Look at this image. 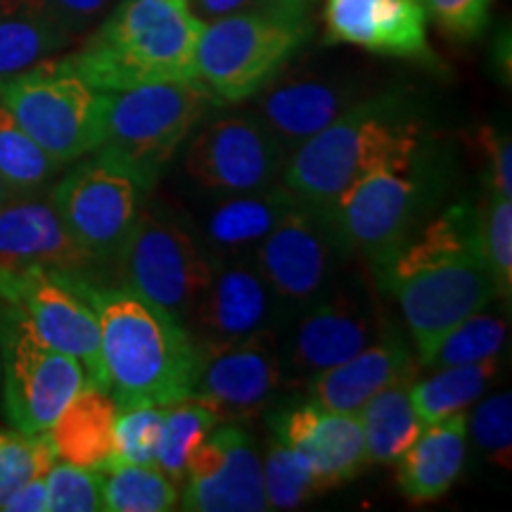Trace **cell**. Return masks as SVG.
Here are the masks:
<instances>
[{
    "label": "cell",
    "mask_w": 512,
    "mask_h": 512,
    "mask_svg": "<svg viewBox=\"0 0 512 512\" xmlns=\"http://www.w3.org/2000/svg\"><path fill=\"white\" fill-rule=\"evenodd\" d=\"M375 273L399 304L420 358L453 325L496 299L477 207L470 204H453L415 228Z\"/></svg>",
    "instance_id": "obj_1"
},
{
    "label": "cell",
    "mask_w": 512,
    "mask_h": 512,
    "mask_svg": "<svg viewBox=\"0 0 512 512\" xmlns=\"http://www.w3.org/2000/svg\"><path fill=\"white\" fill-rule=\"evenodd\" d=\"M86 294L100 323L107 392L119 408L169 406L192 396L202 351L181 318L124 285L88 278Z\"/></svg>",
    "instance_id": "obj_2"
},
{
    "label": "cell",
    "mask_w": 512,
    "mask_h": 512,
    "mask_svg": "<svg viewBox=\"0 0 512 512\" xmlns=\"http://www.w3.org/2000/svg\"><path fill=\"white\" fill-rule=\"evenodd\" d=\"M202 29L188 0H117L79 48L53 60L102 93L192 81Z\"/></svg>",
    "instance_id": "obj_3"
},
{
    "label": "cell",
    "mask_w": 512,
    "mask_h": 512,
    "mask_svg": "<svg viewBox=\"0 0 512 512\" xmlns=\"http://www.w3.org/2000/svg\"><path fill=\"white\" fill-rule=\"evenodd\" d=\"M422 145L425 128L408 98L370 95L292 150L280 183L299 202L328 209L368 171L411 155Z\"/></svg>",
    "instance_id": "obj_4"
},
{
    "label": "cell",
    "mask_w": 512,
    "mask_h": 512,
    "mask_svg": "<svg viewBox=\"0 0 512 512\" xmlns=\"http://www.w3.org/2000/svg\"><path fill=\"white\" fill-rule=\"evenodd\" d=\"M309 36L304 3L214 19L197 41V81L219 105H240L287 69Z\"/></svg>",
    "instance_id": "obj_5"
},
{
    "label": "cell",
    "mask_w": 512,
    "mask_h": 512,
    "mask_svg": "<svg viewBox=\"0 0 512 512\" xmlns=\"http://www.w3.org/2000/svg\"><path fill=\"white\" fill-rule=\"evenodd\" d=\"M216 105L219 100L197 79L145 83L105 93L102 147L155 185Z\"/></svg>",
    "instance_id": "obj_6"
},
{
    "label": "cell",
    "mask_w": 512,
    "mask_h": 512,
    "mask_svg": "<svg viewBox=\"0 0 512 512\" xmlns=\"http://www.w3.org/2000/svg\"><path fill=\"white\" fill-rule=\"evenodd\" d=\"M434 174L425 145L368 171L323 209L347 252L382 264L418 228L432 195Z\"/></svg>",
    "instance_id": "obj_7"
},
{
    "label": "cell",
    "mask_w": 512,
    "mask_h": 512,
    "mask_svg": "<svg viewBox=\"0 0 512 512\" xmlns=\"http://www.w3.org/2000/svg\"><path fill=\"white\" fill-rule=\"evenodd\" d=\"M155 185L107 147L76 159L50 192L57 214L95 266L112 264Z\"/></svg>",
    "instance_id": "obj_8"
},
{
    "label": "cell",
    "mask_w": 512,
    "mask_h": 512,
    "mask_svg": "<svg viewBox=\"0 0 512 512\" xmlns=\"http://www.w3.org/2000/svg\"><path fill=\"white\" fill-rule=\"evenodd\" d=\"M0 102L60 166L91 155L105 140V93L53 57L0 81Z\"/></svg>",
    "instance_id": "obj_9"
},
{
    "label": "cell",
    "mask_w": 512,
    "mask_h": 512,
    "mask_svg": "<svg viewBox=\"0 0 512 512\" xmlns=\"http://www.w3.org/2000/svg\"><path fill=\"white\" fill-rule=\"evenodd\" d=\"M387 325L366 280L344 273L332 290L280 328L283 387L302 389L311 377L349 361L375 342Z\"/></svg>",
    "instance_id": "obj_10"
},
{
    "label": "cell",
    "mask_w": 512,
    "mask_h": 512,
    "mask_svg": "<svg viewBox=\"0 0 512 512\" xmlns=\"http://www.w3.org/2000/svg\"><path fill=\"white\" fill-rule=\"evenodd\" d=\"M88 275L55 268H0V306L10 309L38 339L76 358L88 382L107 389L100 356V323L86 294Z\"/></svg>",
    "instance_id": "obj_11"
},
{
    "label": "cell",
    "mask_w": 512,
    "mask_h": 512,
    "mask_svg": "<svg viewBox=\"0 0 512 512\" xmlns=\"http://www.w3.org/2000/svg\"><path fill=\"white\" fill-rule=\"evenodd\" d=\"M121 285L185 320L207 287L214 259L195 230L162 209L143 207L117 259Z\"/></svg>",
    "instance_id": "obj_12"
},
{
    "label": "cell",
    "mask_w": 512,
    "mask_h": 512,
    "mask_svg": "<svg viewBox=\"0 0 512 512\" xmlns=\"http://www.w3.org/2000/svg\"><path fill=\"white\" fill-rule=\"evenodd\" d=\"M252 259L290 318L332 290L354 256L323 209L299 202L254 249Z\"/></svg>",
    "instance_id": "obj_13"
},
{
    "label": "cell",
    "mask_w": 512,
    "mask_h": 512,
    "mask_svg": "<svg viewBox=\"0 0 512 512\" xmlns=\"http://www.w3.org/2000/svg\"><path fill=\"white\" fill-rule=\"evenodd\" d=\"M0 382L12 427L43 434L88 384V375L76 358L48 347L15 313L0 306Z\"/></svg>",
    "instance_id": "obj_14"
},
{
    "label": "cell",
    "mask_w": 512,
    "mask_h": 512,
    "mask_svg": "<svg viewBox=\"0 0 512 512\" xmlns=\"http://www.w3.org/2000/svg\"><path fill=\"white\" fill-rule=\"evenodd\" d=\"M185 145V178L204 195H235L278 183L287 152L249 110L202 121Z\"/></svg>",
    "instance_id": "obj_15"
},
{
    "label": "cell",
    "mask_w": 512,
    "mask_h": 512,
    "mask_svg": "<svg viewBox=\"0 0 512 512\" xmlns=\"http://www.w3.org/2000/svg\"><path fill=\"white\" fill-rule=\"evenodd\" d=\"M285 311L252 256L214 261V271L183 323L202 354L264 330H280Z\"/></svg>",
    "instance_id": "obj_16"
},
{
    "label": "cell",
    "mask_w": 512,
    "mask_h": 512,
    "mask_svg": "<svg viewBox=\"0 0 512 512\" xmlns=\"http://www.w3.org/2000/svg\"><path fill=\"white\" fill-rule=\"evenodd\" d=\"M181 508L192 512L268 510L261 456L240 422H221L190 451Z\"/></svg>",
    "instance_id": "obj_17"
},
{
    "label": "cell",
    "mask_w": 512,
    "mask_h": 512,
    "mask_svg": "<svg viewBox=\"0 0 512 512\" xmlns=\"http://www.w3.org/2000/svg\"><path fill=\"white\" fill-rule=\"evenodd\" d=\"M280 330H264L230 347L202 354L195 396L216 408L221 422H247L264 413L283 387Z\"/></svg>",
    "instance_id": "obj_18"
},
{
    "label": "cell",
    "mask_w": 512,
    "mask_h": 512,
    "mask_svg": "<svg viewBox=\"0 0 512 512\" xmlns=\"http://www.w3.org/2000/svg\"><path fill=\"white\" fill-rule=\"evenodd\" d=\"M249 112L264 124L290 155L330 126L339 114L363 100L361 83L339 74L280 72L252 95Z\"/></svg>",
    "instance_id": "obj_19"
},
{
    "label": "cell",
    "mask_w": 512,
    "mask_h": 512,
    "mask_svg": "<svg viewBox=\"0 0 512 512\" xmlns=\"http://www.w3.org/2000/svg\"><path fill=\"white\" fill-rule=\"evenodd\" d=\"M271 430L309 463L323 491L349 482L368 467L356 413L328 411L306 399L273 411Z\"/></svg>",
    "instance_id": "obj_20"
},
{
    "label": "cell",
    "mask_w": 512,
    "mask_h": 512,
    "mask_svg": "<svg viewBox=\"0 0 512 512\" xmlns=\"http://www.w3.org/2000/svg\"><path fill=\"white\" fill-rule=\"evenodd\" d=\"M325 43L368 53L427 60V15L422 0H325Z\"/></svg>",
    "instance_id": "obj_21"
},
{
    "label": "cell",
    "mask_w": 512,
    "mask_h": 512,
    "mask_svg": "<svg viewBox=\"0 0 512 512\" xmlns=\"http://www.w3.org/2000/svg\"><path fill=\"white\" fill-rule=\"evenodd\" d=\"M29 266L81 275L95 266L64 228L53 200H43L38 192L12 195L0 204V268Z\"/></svg>",
    "instance_id": "obj_22"
},
{
    "label": "cell",
    "mask_w": 512,
    "mask_h": 512,
    "mask_svg": "<svg viewBox=\"0 0 512 512\" xmlns=\"http://www.w3.org/2000/svg\"><path fill=\"white\" fill-rule=\"evenodd\" d=\"M297 204V197L280 181L252 192L209 195L202 214H197L195 235L214 261L252 256Z\"/></svg>",
    "instance_id": "obj_23"
},
{
    "label": "cell",
    "mask_w": 512,
    "mask_h": 512,
    "mask_svg": "<svg viewBox=\"0 0 512 512\" xmlns=\"http://www.w3.org/2000/svg\"><path fill=\"white\" fill-rule=\"evenodd\" d=\"M415 373L406 337L396 328L384 332L349 361L323 370L304 384L306 399L337 413H358L384 387Z\"/></svg>",
    "instance_id": "obj_24"
},
{
    "label": "cell",
    "mask_w": 512,
    "mask_h": 512,
    "mask_svg": "<svg viewBox=\"0 0 512 512\" xmlns=\"http://www.w3.org/2000/svg\"><path fill=\"white\" fill-rule=\"evenodd\" d=\"M467 458L465 413L422 427L396 460V486L413 503H432L453 489Z\"/></svg>",
    "instance_id": "obj_25"
},
{
    "label": "cell",
    "mask_w": 512,
    "mask_h": 512,
    "mask_svg": "<svg viewBox=\"0 0 512 512\" xmlns=\"http://www.w3.org/2000/svg\"><path fill=\"white\" fill-rule=\"evenodd\" d=\"M119 406L107 389L83 384L48 430L55 458L102 470L114 456V422Z\"/></svg>",
    "instance_id": "obj_26"
},
{
    "label": "cell",
    "mask_w": 512,
    "mask_h": 512,
    "mask_svg": "<svg viewBox=\"0 0 512 512\" xmlns=\"http://www.w3.org/2000/svg\"><path fill=\"white\" fill-rule=\"evenodd\" d=\"M76 41L43 0H0V81L57 57Z\"/></svg>",
    "instance_id": "obj_27"
},
{
    "label": "cell",
    "mask_w": 512,
    "mask_h": 512,
    "mask_svg": "<svg viewBox=\"0 0 512 512\" xmlns=\"http://www.w3.org/2000/svg\"><path fill=\"white\" fill-rule=\"evenodd\" d=\"M413 382L415 373L401 377L377 392L356 413L361 420L368 465H394L425 427L413 408Z\"/></svg>",
    "instance_id": "obj_28"
},
{
    "label": "cell",
    "mask_w": 512,
    "mask_h": 512,
    "mask_svg": "<svg viewBox=\"0 0 512 512\" xmlns=\"http://www.w3.org/2000/svg\"><path fill=\"white\" fill-rule=\"evenodd\" d=\"M498 368H501V361L489 358V361L467 363V366L439 368L427 380L413 382L411 399L422 425L465 413V408H470L494 384Z\"/></svg>",
    "instance_id": "obj_29"
},
{
    "label": "cell",
    "mask_w": 512,
    "mask_h": 512,
    "mask_svg": "<svg viewBox=\"0 0 512 512\" xmlns=\"http://www.w3.org/2000/svg\"><path fill=\"white\" fill-rule=\"evenodd\" d=\"M102 510L169 512L181 503L178 484L157 465L107 463L100 470Z\"/></svg>",
    "instance_id": "obj_30"
},
{
    "label": "cell",
    "mask_w": 512,
    "mask_h": 512,
    "mask_svg": "<svg viewBox=\"0 0 512 512\" xmlns=\"http://www.w3.org/2000/svg\"><path fill=\"white\" fill-rule=\"evenodd\" d=\"M508 342V316L479 309L453 325L434 347L420 358L427 368L467 366V363L498 358Z\"/></svg>",
    "instance_id": "obj_31"
},
{
    "label": "cell",
    "mask_w": 512,
    "mask_h": 512,
    "mask_svg": "<svg viewBox=\"0 0 512 512\" xmlns=\"http://www.w3.org/2000/svg\"><path fill=\"white\" fill-rule=\"evenodd\" d=\"M60 169L0 102V183L8 197L41 192Z\"/></svg>",
    "instance_id": "obj_32"
},
{
    "label": "cell",
    "mask_w": 512,
    "mask_h": 512,
    "mask_svg": "<svg viewBox=\"0 0 512 512\" xmlns=\"http://www.w3.org/2000/svg\"><path fill=\"white\" fill-rule=\"evenodd\" d=\"M216 425H221L219 413L202 396L192 394L164 406L162 441H159L155 465L176 484H183L190 451L202 444Z\"/></svg>",
    "instance_id": "obj_33"
},
{
    "label": "cell",
    "mask_w": 512,
    "mask_h": 512,
    "mask_svg": "<svg viewBox=\"0 0 512 512\" xmlns=\"http://www.w3.org/2000/svg\"><path fill=\"white\" fill-rule=\"evenodd\" d=\"M261 475H264L268 510L299 508L311 496L323 491L309 463L275 434L268 441L266 458L261 460Z\"/></svg>",
    "instance_id": "obj_34"
},
{
    "label": "cell",
    "mask_w": 512,
    "mask_h": 512,
    "mask_svg": "<svg viewBox=\"0 0 512 512\" xmlns=\"http://www.w3.org/2000/svg\"><path fill=\"white\" fill-rule=\"evenodd\" d=\"M479 216V240H482L484 261L494 278L496 297L510 304L512 297V200L489 190Z\"/></svg>",
    "instance_id": "obj_35"
},
{
    "label": "cell",
    "mask_w": 512,
    "mask_h": 512,
    "mask_svg": "<svg viewBox=\"0 0 512 512\" xmlns=\"http://www.w3.org/2000/svg\"><path fill=\"white\" fill-rule=\"evenodd\" d=\"M55 451L48 432L24 434L19 430L0 432V503L17 486L46 475L55 463Z\"/></svg>",
    "instance_id": "obj_36"
},
{
    "label": "cell",
    "mask_w": 512,
    "mask_h": 512,
    "mask_svg": "<svg viewBox=\"0 0 512 512\" xmlns=\"http://www.w3.org/2000/svg\"><path fill=\"white\" fill-rule=\"evenodd\" d=\"M164 406H126L119 408L114 422V456L110 463L155 465L162 441Z\"/></svg>",
    "instance_id": "obj_37"
},
{
    "label": "cell",
    "mask_w": 512,
    "mask_h": 512,
    "mask_svg": "<svg viewBox=\"0 0 512 512\" xmlns=\"http://www.w3.org/2000/svg\"><path fill=\"white\" fill-rule=\"evenodd\" d=\"M470 434L479 453L501 470L512 463V394L501 392L479 401L467 420Z\"/></svg>",
    "instance_id": "obj_38"
},
{
    "label": "cell",
    "mask_w": 512,
    "mask_h": 512,
    "mask_svg": "<svg viewBox=\"0 0 512 512\" xmlns=\"http://www.w3.org/2000/svg\"><path fill=\"white\" fill-rule=\"evenodd\" d=\"M50 512H95L102 510L100 470L72 463H55L46 472Z\"/></svg>",
    "instance_id": "obj_39"
},
{
    "label": "cell",
    "mask_w": 512,
    "mask_h": 512,
    "mask_svg": "<svg viewBox=\"0 0 512 512\" xmlns=\"http://www.w3.org/2000/svg\"><path fill=\"white\" fill-rule=\"evenodd\" d=\"M422 8L448 36L475 38L489 22L491 0H422Z\"/></svg>",
    "instance_id": "obj_40"
},
{
    "label": "cell",
    "mask_w": 512,
    "mask_h": 512,
    "mask_svg": "<svg viewBox=\"0 0 512 512\" xmlns=\"http://www.w3.org/2000/svg\"><path fill=\"white\" fill-rule=\"evenodd\" d=\"M43 3L64 27L81 38L114 8L117 0H43Z\"/></svg>",
    "instance_id": "obj_41"
},
{
    "label": "cell",
    "mask_w": 512,
    "mask_h": 512,
    "mask_svg": "<svg viewBox=\"0 0 512 512\" xmlns=\"http://www.w3.org/2000/svg\"><path fill=\"white\" fill-rule=\"evenodd\" d=\"M482 143L489 159V190L512 197V145L503 133L484 128Z\"/></svg>",
    "instance_id": "obj_42"
},
{
    "label": "cell",
    "mask_w": 512,
    "mask_h": 512,
    "mask_svg": "<svg viewBox=\"0 0 512 512\" xmlns=\"http://www.w3.org/2000/svg\"><path fill=\"white\" fill-rule=\"evenodd\" d=\"M188 3L192 12L207 24V22H214V19L242 15V12L271 10V8H278V5L294 3V0H188Z\"/></svg>",
    "instance_id": "obj_43"
},
{
    "label": "cell",
    "mask_w": 512,
    "mask_h": 512,
    "mask_svg": "<svg viewBox=\"0 0 512 512\" xmlns=\"http://www.w3.org/2000/svg\"><path fill=\"white\" fill-rule=\"evenodd\" d=\"M0 510L5 512H48V486L46 475L29 479L22 486H17L12 494L0 503Z\"/></svg>",
    "instance_id": "obj_44"
},
{
    "label": "cell",
    "mask_w": 512,
    "mask_h": 512,
    "mask_svg": "<svg viewBox=\"0 0 512 512\" xmlns=\"http://www.w3.org/2000/svg\"><path fill=\"white\" fill-rule=\"evenodd\" d=\"M5 200H8V192H5V188H3V183H0V204H3Z\"/></svg>",
    "instance_id": "obj_45"
},
{
    "label": "cell",
    "mask_w": 512,
    "mask_h": 512,
    "mask_svg": "<svg viewBox=\"0 0 512 512\" xmlns=\"http://www.w3.org/2000/svg\"><path fill=\"white\" fill-rule=\"evenodd\" d=\"M294 3H304V0H294Z\"/></svg>",
    "instance_id": "obj_46"
}]
</instances>
